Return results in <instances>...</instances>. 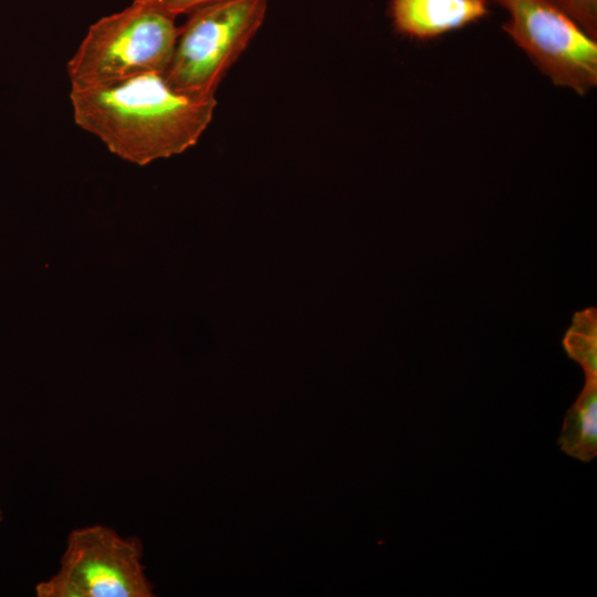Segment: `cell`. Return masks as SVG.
<instances>
[{"mask_svg": "<svg viewBox=\"0 0 597 597\" xmlns=\"http://www.w3.org/2000/svg\"><path fill=\"white\" fill-rule=\"evenodd\" d=\"M74 123L117 157L147 165L181 154L200 139L217 100L171 87L163 73H144L88 88H71Z\"/></svg>", "mask_w": 597, "mask_h": 597, "instance_id": "1", "label": "cell"}, {"mask_svg": "<svg viewBox=\"0 0 597 597\" xmlns=\"http://www.w3.org/2000/svg\"><path fill=\"white\" fill-rule=\"evenodd\" d=\"M175 18L132 2L88 28L66 63L71 88H88L144 73H165L178 36Z\"/></svg>", "mask_w": 597, "mask_h": 597, "instance_id": "2", "label": "cell"}, {"mask_svg": "<svg viewBox=\"0 0 597 597\" xmlns=\"http://www.w3.org/2000/svg\"><path fill=\"white\" fill-rule=\"evenodd\" d=\"M268 0H213L178 29L164 77L177 91L214 96L231 66L263 23Z\"/></svg>", "mask_w": 597, "mask_h": 597, "instance_id": "3", "label": "cell"}, {"mask_svg": "<svg viewBox=\"0 0 597 597\" xmlns=\"http://www.w3.org/2000/svg\"><path fill=\"white\" fill-rule=\"evenodd\" d=\"M138 536L94 524L72 530L57 572L35 586L38 597H151Z\"/></svg>", "mask_w": 597, "mask_h": 597, "instance_id": "4", "label": "cell"}, {"mask_svg": "<svg viewBox=\"0 0 597 597\" xmlns=\"http://www.w3.org/2000/svg\"><path fill=\"white\" fill-rule=\"evenodd\" d=\"M505 33L555 85L585 95L597 85V41L551 0H495Z\"/></svg>", "mask_w": 597, "mask_h": 597, "instance_id": "5", "label": "cell"}, {"mask_svg": "<svg viewBox=\"0 0 597 597\" xmlns=\"http://www.w3.org/2000/svg\"><path fill=\"white\" fill-rule=\"evenodd\" d=\"M389 13L397 32L426 41L483 19L489 13V1L391 0Z\"/></svg>", "mask_w": 597, "mask_h": 597, "instance_id": "6", "label": "cell"}, {"mask_svg": "<svg viewBox=\"0 0 597 597\" xmlns=\"http://www.w3.org/2000/svg\"><path fill=\"white\" fill-rule=\"evenodd\" d=\"M562 451L589 462L597 454V378H586L585 386L564 418L558 438Z\"/></svg>", "mask_w": 597, "mask_h": 597, "instance_id": "7", "label": "cell"}, {"mask_svg": "<svg viewBox=\"0 0 597 597\" xmlns=\"http://www.w3.org/2000/svg\"><path fill=\"white\" fill-rule=\"evenodd\" d=\"M563 345L568 356L583 367L586 378H597L595 308H587L574 316Z\"/></svg>", "mask_w": 597, "mask_h": 597, "instance_id": "8", "label": "cell"}, {"mask_svg": "<svg viewBox=\"0 0 597 597\" xmlns=\"http://www.w3.org/2000/svg\"><path fill=\"white\" fill-rule=\"evenodd\" d=\"M597 40V0H551Z\"/></svg>", "mask_w": 597, "mask_h": 597, "instance_id": "9", "label": "cell"}, {"mask_svg": "<svg viewBox=\"0 0 597 597\" xmlns=\"http://www.w3.org/2000/svg\"><path fill=\"white\" fill-rule=\"evenodd\" d=\"M136 3L149 7L161 13L177 18L180 14H189L193 10L213 0H133Z\"/></svg>", "mask_w": 597, "mask_h": 597, "instance_id": "10", "label": "cell"}, {"mask_svg": "<svg viewBox=\"0 0 597 597\" xmlns=\"http://www.w3.org/2000/svg\"><path fill=\"white\" fill-rule=\"evenodd\" d=\"M2 521H3V511H2V509L0 506V524H1Z\"/></svg>", "mask_w": 597, "mask_h": 597, "instance_id": "11", "label": "cell"}]
</instances>
